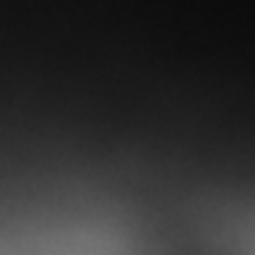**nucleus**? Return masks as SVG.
I'll list each match as a JSON object with an SVG mask.
<instances>
[]
</instances>
